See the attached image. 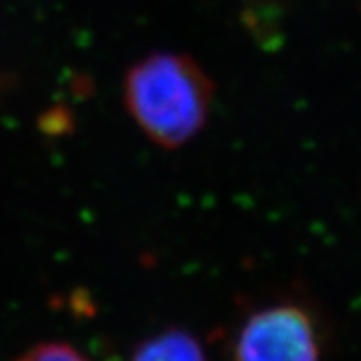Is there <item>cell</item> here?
Wrapping results in <instances>:
<instances>
[{"instance_id":"1","label":"cell","mask_w":361,"mask_h":361,"mask_svg":"<svg viewBox=\"0 0 361 361\" xmlns=\"http://www.w3.org/2000/svg\"><path fill=\"white\" fill-rule=\"evenodd\" d=\"M214 81L194 57L152 52L128 68L124 107L137 128L162 149H179L203 131L214 104Z\"/></svg>"},{"instance_id":"2","label":"cell","mask_w":361,"mask_h":361,"mask_svg":"<svg viewBox=\"0 0 361 361\" xmlns=\"http://www.w3.org/2000/svg\"><path fill=\"white\" fill-rule=\"evenodd\" d=\"M231 361H323V338L310 308L293 299L255 306L228 339Z\"/></svg>"},{"instance_id":"3","label":"cell","mask_w":361,"mask_h":361,"mask_svg":"<svg viewBox=\"0 0 361 361\" xmlns=\"http://www.w3.org/2000/svg\"><path fill=\"white\" fill-rule=\"evenodd\" d=\"M131 361H209L200 339L183 328H166L138 343Z\"/></svg>"},{"instance_id":"4","label":"cell","mask_w":361,"mask_h":361,"mask_svg":"<svg viewBox=\"0 0 361 361\" xmlns=\"http://www.w3.org/2000/svg\"><path fill=\"white\" fill-rule=\"evenodd\" d=\"M13 361H89L76 347L65 341L39 343Z\"/></svg>"}]
</instances>
